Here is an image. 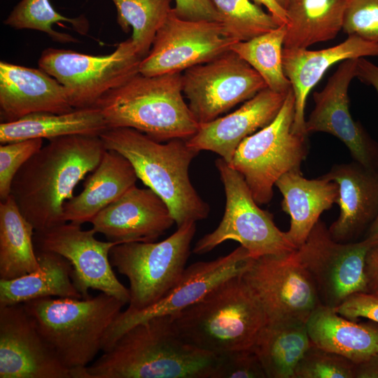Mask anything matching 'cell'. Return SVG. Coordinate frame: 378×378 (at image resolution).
Listing matches in <instances>:
<instances>
[{"label": "cell", "mask_w": 378, "mask_h": 378, "mask_svg": "<svg viewBox=\"0 0 378 378\" xmlns=\"http://www.w3.org/2000/svg\"><path fill=\"white\" fill-rule=\"evenodd\" d=\"M213 378H267L252 348L217 354Z\"/></svg>", "instance_id": "39"}, {"label": "cell", "mask_w": 378, "mask_h": 378, "mask_svg": "<svg viewBox=\"0 0 378 378\" xmlns=\"http://www.w3.org/2000/svg\"><path fill=\"white\" fill-rule=\"evenodd\" d=\"M108 128L97 107L75 108L64 113H35L0 124V142L30 139L48 140L70 135H100Z\"/></svg>", "instance_id": "28"}, {"label": "cell", "mask_w": 378, "mask_h": 378, "mask_svg": "<svg viewBox=\"0 0 378 378\" xmlns=\"http://www.w3.org/2000/svg\"><path fill=\"white\" fill-rule=\"evenodd\" d=\"M313 344L300 321H267L252 347L267 378H294L301 358Z\"/></svg>", "instance_id": "29"}, {"label": "cell", "mask_w": 378, "mask_h": 378, "mask_svg": "<svg viewBox=\"0 0 378 378\" xmlns=\"http://www.w3.org/2000/svg\"><path fill=\"white\" fill-rule=\"evenodd\" d=\"M354 378H378V353L356 364Z\"/></svg>", "instance_id": "44"}, {"label": "cell", "mask_w": 378, "mask_h": 378, "mask_svg": "<svg viewBox=\"0 0 378 378\" xmlns=\"http://www.w3.org/2000/svg\"><path fill=\"white\" fill-rule=\"evenodd\" d=\"M174 12L181 18L220 22V16L211 0H174Z\"/></svg>", "instance_id": "41"}, {"label": "cell", "mask_w": 378, "mask_h": 378, "mask_svg": "<svg viewBox=\"0 0 378 378\" xmlns=\"http://www.w3.org/2000/svg\"><path fill=\"white\" fill-rule=\"evenodd\" d=\"M137 176L130 161L106 149L98 166L84 183L83 190L64 204V219L82 225L136 186Z\"/></svg>", "instance_id": "24"}, {"label": "cell", "mask_w": 378, "mask_h": 378, "mask_svg": "<svg viewBox=\"0 0 378 378\" xmlns=\"http://www.w3.org/2000/svg\"><path fill=\"white\" fill-rule=\"evenodd\" d=\"M365 274L368 293L378 294V244L366 255Z\"/></svg>", "instance_id": "42"}, {"label": "cell", "mask_w": 378, "mask_h": 378, "mask_svg": "<svg viewBox=\"0 0 378 378\" xmlns=\"http://www.w3.org/2000/svg\"><path fill=\"white\" fill-rule=\"evenodd\" d=\"M183 93L199 124L210 122L246 102L267 85L260 75L232 50L182 72Z\"/></svg>", "instance_id": "12"}, {"label": "cell", "mask_w": 378, "mask_h": 378, "mask_svg": "<svg viewBox=\"0 0 378 378\" xmlns=\"http://www.w3.org/2000/svg\"><path fill=\"white\" fill-rule=\"evenodd\" d=\"M182 72L137 74L96 104L108 128L130 127L162 142L188 139L200 124L183 97Z\"/></svg>", "instance_id": "4"}, {"label": "cell", "mask_w": 378, "mask_h": 378, "mask_svg": "<svg viewBox=\"0 0 378 378\" xmlns=\"http://www.w3.org/2000/svg\"><path fill=\"white\" fill-rule=\"evenodd\" d=\"M367 235H378V216L369 227Z\"/></svg>", "instance_id": "46"}, {"label": "cell", "mask_w": 378, "mask_h": 378, "mask_svg": "<svg viewBox=\"0 0 378 378\" xmlns=\"http://www.w3.org/2000/svg\"><path fill=\"white\" fill-rule=\"evenodd\" d=\"M294 115L291 88L275 118L246 137L229 163L242 175L258 204L269 203L277 180L287 172L300 170L307 156L308 136L293 132Z\"/></svg>", "instance_id": "7"}, {"label": "cell", "mask_w": 378, "mask_h": 378, "mask_svg": "<svg viewBox=\"0 0 378 378\" xmlns=\"http://www.w3.org/2000/svg\"><path fill=\"white\" fill-rule=\"evenodd\" d=\"M15 176L10 195L35 232L66 223L64 203L77 184L99 164L106 150L99 135L48 140Z\"/></svg>", "instance_id": "1"}, {"label": "cell", "mask_w": 378, "mask_h": 378, "mask_svg": "<svg viewBox=\"0 0 378 378\" xmlns=\"http://www.w3.org/2000/svg\"><path fill=\"white\" fill-rule=\"evenodd\" d=\"M368 56H378V43L354 35L335 46L318 50L284 48V71L295 97L293 132L308 136L304 118L307 98L326 71L337 62Z\"/></svg>", "instance_id": "22"}, {"label": "cell", "mask_w": 378, "mask_h": 378, "mask_svg": "<svg viewBox=\"0 0 378 378\" xmlns=\"http://www.w3.org/2000/svg\"><path fill=\"white\" fill-rule=\"evenodd\" d=\"M288 92L280 93L265 88L234 112L200 124L197 132L186 139L188 144L199 151L217 153L229 164L246 137L275 118Z\"/></svg>", "instance_id": "20"}, {"label": "cell", "mask_w": 378, "mask_h": 378, "mask_svg": "<svg viewBox=\"0 0 378 378\" xmlns=\"http://www.w3.org/2000/svg\"><path fill=\"white\" fill-rule=\"evenodd\" d=\"M287 25L276 28L246 41L236 42L231 50L253 67L270 90L287 93L292 88L283 68V49Z\"/></svg>", "instance_id": "32"}, {"label": "cell", "mask_w": 378, "mask_h": 378, "mask_svg": "<svg viewBox=\"0 0 378 378\" xmlns=\"http://www.w3.org/2000/svg\"><path fill=\"white\" fill-rule=\"evenodd\" d=\"M314 344L340 354L355 364L378 353V323H358L320 304L306 322Z\"/></svg>", "instance_id": "26"}, {"label": "cell", "mask_w": 378, "mask_h": 378, "mask_svg": "<svg viewBox=\"0 0 378 378\" xmlns=\"http://www.w3.org/2000/svg\"><path fill=\"white\" fill-rule=\"evenodd\" d=\"M42 139H30L1 144L0 200L10 195L13 180L24 164L43 147Z\"/></svg>", "instance_id": "37"}, {"label": "cell", "mask_w": 378, "mask_h": 378, "mask_svg": "<svg viewBox=\"0 0 378 378\" xmlns=\"http://www.w3.org/2000/svg\"><path fill=\"white\" fill-rule=\"evenodd\" d=\"M126 304L100 292L86 298H43L23 303L47 344L73 374L102 351L104 337Z\"/></svg>", "instance_id": "6"}, {"label": "cell", "mask_w": 378, "mask_h": 378, "mask_svg": "<svg viewBox=\"0 0 378 378\" xmlns=\"http://www.w3.org/2000/svg\"><path fill=\"white\" fill-rule=\"evenodd\" d=\"M41 270L20 277L0 279V307L43 298L82 299L72 279V265L63 256L49 251H36Z\"/></svg>", "instance_id": "27"}, {"label": "cell", "mask_w": 378, "mask_h": 378, "mask_svg": "<svg viewBox=\"0 0 378 378\" xmlns=\"http://www.w3.org/2000/svg\"><path fill=\"white\" fill-rule=\"evenodd\" d=\"M377 244L378 235L336 241L319 219L294 255L313 282L321 304L335 309L352 294L368 292L365 258Z\"/></svg>", "instance_id": "10"}, {"label": "cell", "mask_w": 378, "mask_h": 378, "mask_svg": "<svg viewBox=\"0 0 378 378\" xmlns=\"http://www.w3.org/2000/svg\"><path fill=\"white\" fill-rule=\"evenodd\" d=\"M342 30L348 36L378 43V0H347Z\"/></svg>", "instance_id": "38"}, {"label": "cell", "mask_w": 378, "mask_h": 378, "mask_svg": "<svg viewBox=\"0 0 378 378\" xmlns=\"http://www.w3.org/2000/svg\"><path fill=\"white\" fill-rule=\"evenodd\" d=\"M335 309L351 320L364 318L378 323V294L368 292L352 294Z\"/></svg>", "instance_id": "40"}, {"label": "cell", "mask_w": 378, "mask_h": 378, "mask_svg": "<svg viewBox=\"0 0 378 378\" xmlns=\"http://www.w3.org/2000/svg\"><path fill=\"white\" fill-rule=\"evenodd\" d=\"M216 167L225 193L224 215L214 230L197 241L193 253H209L228 240L239 242L253 258L297 249L286 232L276 227L273 216L258 206L242 175L221 158L216 160Z\"/></svg>", "instance_id": "9"}, {"label": "cell", "mask_w": 378, "mask_h": 378, "mask_svg": "<svg viewBox=\"0 0 378 378\" xmlns=\"http://www.w3.org/2000/svg\"><path fill=\"white\" fill-rule=\"evenodd\" d=\"M216 360L188 343L171 315L162 316L130 328L73 378H213Z\"/></svg>", "instance_id": "2"}, {"label": "cell", "mask_w": 378, "mask_h": 378, "mask_svg": "<svg viewBox=\"0 0 378 378\" xmlns=\"http://www.w3.org/2000/svg\"><path fill=\"white\" fill-rule=\"evenodd\" d=\"M356 364L337 353L312 344L294 372V378H354Z\"/></svg>", "instance_id": "36"}, {"label": "cell", "mask_w": 378, "mask_h": 378, "mask_svg": "<svg viewBox=\"0 0 378 378\" xmlns=\"http://www.w3.org/2000/svg\"><path fill=\"white\" fill-rule=\"evenodd\" d=\"M195 232L196 223L190 222L161 241L127 242L111 248V265L130 283L126 311L144 310L174 287L186 268Z\"/></svg>", "instance_id": "8"}, {"label": "cell", "mask_w": 378, "mask_h": 378, "mask_svg": "<svg viewBox=\"0 0 378 378\" xmlns=\"http://www.w3.org/2000/svg\"><path fill=\"white\" fill-rule=\"evenodd\" d=\"M220 16L225 35L236 42L246 41L281 23L251 0H211Z\"/></svg>", "instance_id": "35"}, {"label": "cell", "mask_w": 378, "mask_h": 378, "mask_svg": "<svg viewBox=\"0 0 378 378\" xmlns=\"http://www.w3.org/2000/svg\"><path fill=\"white\" fill-rule=\"evenodd\" d=\"M96 233L122 244L156 240L174 223L167 204L150 188H131L90 221Z\"/></svg>", "instance_id": "19"}, {"label": "cell", "mask_w": 378, "mask_h": 378, "mask_svg": "<svg viewBox=\"0 0 378 378\" xmlns=\"http://www.w3.org/2000/svg\"><path fill=\"white\" fill-rule=\"evenodd\" d=\"M324 176L338 186L340 215L330 234L336 241L352 242L378 216V170L354 161L335 164Z\"/></svg>", "instance_id": "23"}, {"label": "cell", "mask_w": 378, "mask_h": 378, "mask_svg": "<svg viewBox=\"0 0 378 378\" xmlns=\"http://www.w3.org/2000/svg\"><path fill=\"white\" fill-rule=\"evenodd\" d=\"M34 230L10 195L0 202V279L10 280L41 270Z\"/></svg>", "instance_id": "31"}, {"label": "cell", "mask_w": 378, "mask_h": 378, "mask_svg": "<svg viewBox=\"0 0 378 378\" xmlns=\"http://www.w3.org/2000/svg\"><path fill=\"white\" fill-rule=\"evenodd\" d=\"M252 259L248 251L239 246L217 259L191 264L179 281L157 303L141 311L121 312L104 337L102 351L108 350L132 326L153 317L175 314L226 280L241 275Z\"/></svg>", "instance_id": "16"}, {"label": "cell", "mask_w": 378, "mask_h": 378, "mask_svg": "<svg viewBox=\"0 0 378 378\" xmlns=\"http://www.w3.org/2000/svg\"><path fill=\"white\" fill-rule=\"evenodd\" d=\"M141 59L129 38L106 55L49 48L38 66L65 88L74 108H84L95 106L104 94L139 74Z\"/></svg>", "instance_id": "11"}, {"label": "cell", "mask_w": 378, "mask_h": 378, "mask_svg": "<svg viewBox=\"0 0 378 378\" xmlns=\"http://www.w3.org/2000/svg\"><path fill=\"white\" fill-rule=\"evenodd\" d=\"M235 43L225 35L220 22L183 19L172 8L139 72L148 76L183 72L219 57Z\"/></svg>", "instance_id": "15"}, {"label": "cell", "mask_w": 378, "mask_h": 378, "mask_svg": "<svg viewBox=\"0 0 378 378\" xmlns=\"http://www.w3.org/2000/svg\"><path fill=\"white\" fill-rule=\"evenodd\" d=\"M80 226L66 222L35 232L37 249L56 253L70 262L73 283L83 298L94 289L129 304V288L116 277L109 258L111 248L118 244L99 241L93 229L85 230Z\"/></svg>", "instance_id": "14"}, {"label": "cell", "mask_w": 378, "mask_h": 378, "mask_svg": "<svg viewBox=\"0 0 378 378\" xmlns=\"http://www.w3.org/2000/svg\"><path fill=\"white\" fill-rule=\"evenodd\" d=\"M0 109L4 122H10L31 113H64L75 108L65 88L41 69L1 61Z\"/></svg>", "instance_id": "21"}, {"label": "cell", "mask_w": 378, "mask_h": 378, "mask_svg": "<svg viewBox=\"0 0 378 378\" xmlns=\"http://www.w3.org/2000/svg\"><path fill=\"white\" fill-rule=\"evenodd\" d=\"M0 378H72L23 304L0 307Z\"/></svg>", "instance_id": "18"}, {"label": "cell", "mask_w": 378, "mask_h": 378, "mask_svg": "<svg viewBox=\"0 0 378 378\" xmlns=\"http://www.w3.org/2000/svg\"><path fill=\"white\" fill-rule=\"evenodd\" d=\"M275 186L283 196L282 209L290 217L286 235L298 248L305 241L321 214L336 202L338 186L324 175L307 179L300 170L286 173Z\"/></svg>", "instance_id": "25"}, {"label": "cell", "mask_w": 378, "mask_h": 378, "mask_svg": "<svg viewBox=\"0 0 378 378\" xmlns=\"http://www.w3.org/2000/svg\"><path fill=\"white\" fill-rule=\"evenodd\" d=\"M106 149L127 158L137 178L167 204L177 227L207 218L210 207L189 177V167L199 150L186 139L157 141L130 127L107 128L100 135Z\"/></svg>", "instance_id": "3"}, {"label": "cell", "mask_w": 378, "mask_h": 378, "mask_svg": "<svg viewBox=\"0 0 378 378\" xmlns=\"http://www.w3.org/2000/svg\"><path fill=\"white\" fill-rule=\"evenodd\" d=\"M357 59L342 61L325 88L314 93L315 106L305 130L308 134L320 132L335 136L348 148L354 161L378 170L377 147L349 111L348 90L356 77Z\"/></svg>", "instance_id": "17"}, {"label": "cell", "mask_w": 378, "mask_h": 378, "mask_svg": "<svg viewBox=\"0 0 378 378\" xmlns=\"http://www.w3.org/2000/svg\"><path fill=\"white\" fill-rule=\"evenodd\" d=\"M117 10V22L124 32L132 28L130 38L143 59L172 8L173 0H111Z\"/></svg>", "instance_id": "33"}, {"label": "cell", "mask_w": 378, "mask_h": 378, "mask_svg": "<svg viewBox=\"0 0 378 378\" xmlns=\"http://www.w3.org/2000/svg\"><path fill=\"white\" fill-rule=\"evenodd\" d=\"M285 10L286 9L290 0H275Z\"/></svg>", "instance_id": "47"}, {"label": "cell", "mask_w": 378, "mask_h": 378, "mask_svg": "<svg viewBox=\"0 0 378 378\" xmlns=\"http://www.w3.org/2000/svg\"><path fill=\"white\" fill-rule=\"evenodd\" d=\"M259 6H264L273 16L281 24H288L286 10L275 0H251Z\"/></svg>", "instance_id": "45"}, {"label": "cell", "mask_w": 378, "mask_h": 378, "mask_svg": "<svg viewBox=\"0 0 378 378\" xmlns=\"http://www.w3.org/2000/svg\"><path fill=\"white\" fill-rule=\"evenodd\" d=\"M347 0H290L284 48H307L336 37Z\"/></svg>", "instance_id": "30"}, {"label": "cell", "mask_w": 378, "mask_h": 378, "mask_svg": "<svg viewBox=\"0 0 378 378\" xmlns=\"http://www.w3.org/2000/svg\"><path fill=\"white\" fill-rule=\"evenodd\" d=\"M241 275L226 280L171 315L188 343L214 354L253 347L267 317Z\"/></svg>", "instance_id": "5"}, {"label": "cell", "mask_w": 378, "mask_h": 378, "mask_svg": "<svg viewBox=\"0 0 378 378\" xmlns=\"http://www.w3.org/2000/svg\"><path fill=\"white\" fill-rule=\"evenodd\" d=\"M356 77L372 86L378 93V66L365 57L358 58Z\"/></svg>", "instance_id": "43"}, {"label": "cell", "mask_w": 378, "mask_h": 378, "mask_svg": "<svg viewBox=\"0 0 378 378\" xmlns=\"http://www.w3.org/2000/svg\"><path fill=\"white\" fill-rule=\"evenodd\" d=\"M66 22L70 23L79 34L85 35L89 29L87 18L81 15L68 18L57 12L50 0H21L4 20V24L15 29L38 30L48 34L54 41L76 43L72 36L55 31L52 25Z\"/></svg>", "instance_id": "34"}, {"label": "cell", "mask_w": 378, "mask_h": 378, "mask_svg": "<svg viewBox=\"0 0 378 378\" xmlns=\"http://www.w3.org/2000/svg\"><path fill=\"white\" fill-rule=\"evenodd\" d=\"M294 251L253 258L241 275L260 302L267 322L306 323L321 304L314 285Z\"/></svg>", "instance_id": "13"}]
</instances>
